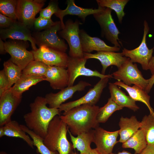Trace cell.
I'll return each instance as SVG.
<instances>
[{
	"label": "cell",
	"mask_w": 154,
	"mask_h": 154,
	"mask_svg": "<svg viewBox=\"0 0 154 154\" xmlns=\"http://www.w3.org/2000/svg\"><path fill=\"white\" fill-rule=\"evenodd\" d=\"M99 108L96 105L82 104L64 112L60 117L71 134L77 136L99 127L97 116Z\"/></svg>",
	"instance_id": "obj_1"
},
{
	"label": "cell",
	"mask_w": 154,
	"mask_h": 154,
	"mask_svg": "<svg viewBox=\"0 0 154 154\" xmlns=\"http://www.w3.org/2000/svg\"><path fill=\"white\" fill-rule=\"evenodd\" d=\"M47 104L45 97L37 96L30 104V112L23 116L26 126L43 139L50 121L60 114L58 109L48 107Z\"/></svg>",
	"instance_id": "obj_2"
},
{
	"label": "cell",
	"mask_w": 154,
	"mask_h": 154,
	"mask_svg": "<svg viewBox=\"0 0 154 154\" xmlns=\"http://www.w3.org/2000/svg\"><path fill=\"white\" fill-rule=\"evenodd\" d=\"M60 116H55L50 122L43 143L51 151L59 154H71L74 149L67 138L68 128Z\"/></svg>",
	"instance_id": "obj_3"
},
{
	"label": "cell",
	"mask_w": 154,
	"mask_h": 154,
	"mask_svg": "<svg viewBox=\"0 0 154 154\" xmlns=\"http://www.w3.org/2000/svg\"><path fill=\"white\" fill-rule=\"evenodd\" d=\"M60 21H56L53 25L41 31L33 33L32 36L36 45L39 47L44 46L52 49L65 52L67 45L60 38L57 32L62 29Z\"/></svg>",
	"instance_id": "obj_4"
},
{
	"label": "cell",
	"mask_w": 154,
	"mask_h": 154,
	"mask_svg": "<svg viewBox=\"0 0 154 154\" xmlns=\"http://www.w3.org/2000/svg\"><path fill=\"white\" fill-rule=\"evenodd\" d=\"M112 74L114 79L123 82L126 85L133 84L145 90L149 82L148 79L143 78L136 64H133L128 58L118 70Z\"/></svg>",
	"instance_id": "obj_5"
},
{
	"label": "cell",
	"mask_w": 154,
	"mask_h": 154,
	"mask_svg": "<svg viewBox=\"0 0 154 154\" xmlns=\"http://www.w3.org/2000/svg\"><path fill=\"white\" fill-rule=\"evenodd\" d=\"M143 33L142 41L137 48L128 50L124 48L121 52L123 55L130 58L133 62L140 64L144 70H149V65L153 57L154 47L149 49L146 43V37L149 31V25L146 20L143 22Z\"/></svg>",
	"instance_id": "obj_6"
},
{
	"label": "cell",
	"mask_w": 154,
	"mask_h": 154,
	"mask_svg": "<svg viewBox=\"0 0 154 154\" xmlns=\"http://www.w3.org/2000/svg\"><path fill=\"white\" fill-rule=\"evenodd\" d=\"M82 24L77 19L74 22L68 19L66 22L64 28L58 33L68 42L69 47V56L71 57L84 58L79 28V25Z\"/></svg>",
	"instance_id": "obj_7"
},
{
	"label": "cell",
	"mask_w": 154,
	"mask_h": 154,
	"mask_svg": "<svg viewBox=\"0 0 154 154\" xmlns=\"http://www.w3.org/2000/svg\"><path fill=\"white\" fill-rule=\"evenodd\" d=\"M4 43L5 51L11 57L10 59L22 71L34 60L31 51L27 50L29 46L28 41L11 40L5 41Z\"/></svg>",
	"instance_id": "obj_8"
},
{
	"label": "cell",
	"mask_w": 154,
	"mask_h": 154,
	"mask_svg": "<svg viewBox=\"0 0 154 154\" xmlns=\"http://www.w3.org/2000/svg\"><path fill=\"white\" fill-rule=\"evenodd\" d=\"M112 10L108 8L102 7L98 13L93 15L95 19L100 25L101 30V35L114 45L121 47L120 43L118 38L120 33L113 19L111 12Z\"/></svg>",
	"instance_id": "obj_9"
},
{
	"label": "cell",
	"mask_w": 154,
	"mask_h": 154,
	"mask_svg": "<svg viewBox=\"0 0 154 154\" xmlns=\"http://www.w3.org/2000/svg\"><path fill=\"white\" fill-rule=\"evenodd\" d=\"M45 1L17 0V21L30 29L33 26L35 16L42 9Z\"/></svg>",
	"instance_id": "obj_10"
},
{
	"label": "cell",
	"mask_w": 154,
	"mask_h": 154,
	"mask_svg": "<svg viewBox=\"0 0 154 154\" xmlns=\"http://www.w3.org/2000/svg\"><path fill=\"white\" fill-rule=\"evenodd\" d=\"M87 59L84 58H73L69 56L67 70L69 76L68 86H73L76 79L79 76H95L103 79L112 78V75H104L96 70H92L86 67Z\"/></svg>",
	"instance_id": "obj_11"
},
{
	"label": "cell",
	"mask_w": 154,
	"mask_h": 154,
	"mask_svg": "<svg viewBox=\"0 0 154 154\" xmlns=\"http://www.w3.org/2000/svg\"><path fill=\"white\" fill-rule=\"evenodd\" d=\"M110 78L101 79L93 88L90 89L84 96L76 100L62 104L58 108L60 113L66 112L84 104L95 105L98 102L103 89L107 86Z\"/></svg>",
	"instance_id": "obj_12"
},
{
	"label": "cell",
	"mask_w": 154,
	"mask_h": 154,
	"mask_svg": "<svg viewBox=\"0 0 154 154\" xmlns=\"http://www.w3.org/2000/svg\"><path fill=\"white\" fill-rule=\"evenodd\" d=\"M31 52L35 60L41 62L48 66L67 68L69 56L65 52L44 46H41Z\"/></svg>",
	"instance_id": "obj_13"
},
{
	"label": "cell",
	"mask_w": 154,
	"mask_h": 154,
	"mask_svg": "<svg viewBox=\"0 0 154 154\" xmlns=\"http://www.w3.org/2000/svg\"><path fill=\"white\" fill-rule=\"evenodd\" d=\"M91 86L88 82L80 81L76 85L67 86L56 93L47 94L45 98L49 108L58 109L63 102L72 98L75 92L83 91L86 87Z\"/></svg>",
	"instance_id": "obj_14"
},
{
	"label": "cell",
	"mask_w": 154,
	"mask_h": 154,
	"mask_svg": "<svg viewBox=\"0 0 154 154\" xmlns=\"http://www.w3.org/2000/svg\"><path fill=\"white\" fill-rule=\"evenodd\" d=\"M119 130L108 131L98 127L94 129V143L96 148L102 154H110L112 153L117 140Z\"/></svg>",
	"instance_id": "obj_15"
},
{
	"label": "cell",
	"mask_w": 154,
	"mask_h": 154,
	"mask_svg": "<svg viewBox=\"0 0 154 154\" xmlns=\"http://www.w3.org/2000/svg\"><path fill=\"white\" fill-rule=\"evenodd\" d=\"M22 97L15 96L10 88L0 96V126L11 120V117L20 103Z\"/></svg>",
	"instance_id": "obj_16"
},
{
	"label": "cell",
	"mask_w": 154,
	"mask_h": 154,
	"mask_svg": "<svg viewBox=\"0 0 154 154\" xmlns=\"http://www.w3.org/2000/svg\"><path fill=\"white\" fill-rule=\"evenodd\" d=\"M0 37V38L5 41L9 38L29 41L31 43L33 50H35L38 48L30 29L17 21L9 28H1Z\"/></svg>",
	"instance_id": "obj_17"
},
{
	"label": "cell",
	"mask_w": 154,
	"mask_h": 154,
	"mask_svg": "<svg viewBox=\"0 0 154 154\" xmlns=\"http://www.w3.org/2000/svg\"><path fill=\"white\" fill-rule=\"evenodd\" d=\"M84 56L87 60L94 58L98 60L102 66L101 73L104 75H105L106 70L108 66L114 65L118 68L127 59L121 52L110 51L98 52L94 54L84 53Z\"/></svg>",
	"instance_id": "obj_18"
},
{
	"label": "cell",
	"mask_w": 154,
	"mask_h": 154,
	"mask_svg": "<svg viewBox=\"0 0 154 154\" xmlns=\"http://www.w3.org/2000/svg\"><path fill=\"white\" fill-rule=\"evenodd\" d=\"M80 37L84 53H90L94 50L115 52L120 49V47L108 46L99 38L90 36L83 29L80 30Z\"/></svg>",
	"instance_id": "obj_19"
},
{
	"label": "cell",
	"mask_w": 154,
	"mask_h": 154,
	"mask_svg": "<svg viewBox=\"0 0 154 154\" xmlns=\"http://www.w3.org/2000/svg\"><path fill=\"white\" fill-rule=\"evenodd\" d=\"M45 77V80L50 83V87L53 89L61 90L68 86L69 76L66 68L48 66Z\"/></svg>",
	"instance_id": "obj_20"
},
{
	"label": "cell",
	"mask_w": 154,
	"mask_h": 154,
	"mask_svg": "<svg viewBox=\"0 0 154 154\" xmlns=\"http://www.w3.org/2000/svg\"><path fill=\"white\" fill-rule=\"evenodd\" d=\"M66 3L67 6L66 9L61 10L59 9L54 14L56 16L59 18L62 29L65 27V24L63 21V17L67 15L77 16L83 22H84L87 16L98 13L102 8V7L98 6L97 9L82 8L76 5L74 0H67Z\"/></svg>",
	"instance_id": "obj_21"
},
{
	"label": "cell",
	"mask_w": 154,
	"mask_h": 154,
	"mask_svg": "<svg viewBox=\"0 0 154 154\" xmlns=\"http://www.w3.org/2000/svg\"><path fill=\"white\" fill-rule=\"evenodd\" d=\"M119 125L120 138L118 141L123 143L140 128L141 122L138 120L135 116H132L130 118L122 116L120 119Z\"/></svg>",
	"instance_id": "obj_22"
},
{
	"label": "cell",
	"mask_w": 154,
	"mask_h": 154,
	"mask_svg": "<svg viewBox=\"0 0 154 154\" xmlns=\"http://www.w3.org/2000/svg\"><path fill=\"white\" fill-rule=\"evenodd\" d=\"M108 88L111 98L119 106L122 108H127L134 112L139 109L136 101L129 96L127 95L114 83H109Z\"/></svg>",
	"instance_id": "obj_23"
},
{
	"label": "cell",
	"mask_w": 154,
	"mask_h": 154,
	"mask_svg": "<svg viewBox=\"0 0 154 154\" xmlns=\"http://www.w3.org/2000/svg\"><path fill=\"white\" fill-rule=\"evenodd\" d=\"M114 83L125 89L129 96L135 101H139L144 104L149 110L150 114L154 115L153 109L150 104V96L145 90L135 85L132 86L126 85L120 81H116Z\"/></svg>",
	"instance_id": "obj_24"
},
{
	"label": "cell",
	"mask_w": 154,
	"mask_h": 154,
	"mask_svg": "<svg viewBox=\"0 0 154 154\" xmlns=\"http://www.w3.org/2000/svg\"><path fill=\"white\" fill-rule=\"evenodd\" d=\"M71 141L74 149H76L80 152V154L89 153L92 148L90 145L94 141V129L82 133L74 137L69 130Z\"/></svg>",
	"instance_id": "obj_25"
},
{
	"label": "cell",
	"mask_w": 154,
	"mask_h": 154,
	"mask_svg": "<svg viewBox=\"0 0 154 154\" xmlns=\"http://www.w3.org/2000/svg\"><path fill=\"white\" fill-rule=\"evenodd\" d=\"M45 76H37L22 73L19 79L10 89L13 94L18 97H22V94L31 86L45 80Z\"/></svg>",
	"instance_id": "obj_26"
},
{
	"label": "cell",
	"mask_w": 154,
	"mask_h": 154,
	"mask_svg": "<svg viewBox=\"0 0 154 154\" xmlns=\"http://www.w3.org/2000/svg\"><path fill=\"white\" fill-rule=\"evenodd\" d=\"M2 126L4 135L23 139L31 147L34 148L33 141L29 135L21 128L20 124L15 120H11Z\"/></svg>",
	"instance_id": "obj_27"
},
{
	"label": "cell",
	"mask_w": 154,
	"mask_h": 154,
	"mask_svg": "<svg viewBox=\"0 0 154 154\" xmlns=\"http://www.w3.org/2000/svg\"><path fill=\"white\" fill-rule=\"evenodd\" d=\"M144 130L140 128L127 141L122 143L123 148H131L135 150L137 154L140 153L147 145Z\"/></svg>",
	"instance_id": "obj_28"
},
{
	"label": "cell",
	"mask_w": 154,
	"mask_h": 154,
	"mask_svg": "<svg viewBox=\"0 0 154 154\" xmlns=\"http://www.w3.org/2000/svg\"><path fill=\"white\" fill-rule=\"evenodd\" d=\"M129 0H97L98 7H107L114 10L117 15L119 23H121L125 15L124 7Z\"/></svg>",
	"instance_id": "obj_29"
},
{
	"label": "cell",
	"mask_w": 154,
	"mask_h": 154,
	"mask_svg": "<svg viewBox=\"0 0 154 154\" xmlns=\"http://www.w3.org/2000/svg\"><path fill=\"white\" fill-rule=\"evenodd\" d=\"M123 108L117 105L111 98H109L107 103L99 109L97 116L98 123H105L114 112Z\"/></svg>",
	"instance_id": "obj_30"
},
{
	"label": "cell",
	"mask_w": 154,
	"mask_h": 154,
	"mask_svg": "<svg viewBox=\"0 0 154 154\" xmlns=\"http://www.w3.org/2000/svg\"><path fill=\"white\" fill-rule=\"evenodd\" d=\"M21 129L29 135L32 139L34 146L36 147L37 153L40 154H59L57 151L50 150L44 145L43 139L29 129L26 125L20 124Z\"/></svg>",
	"instance_id": "obj_31"
},
{
	"label": "cell",
	"mask_w": 154,
	"mask_h": 154,
	"mask_svg": "<svg viewBox=\"0 0 154 154\" xmlns=\"http://www.w3.org/2000/svg\"><path fill=\"white\" fill-rule=\"evenodd\" d=\"M140 128L144 131L147 145L154 147V115H145L141 122Z\"/></svg>",
	"instance_id": "obj_32"
},
{
	"label": "cell",
	"mask_w": 154,
	"mask_h": 154,
	"mask_svg": "<svg viewBox=\"0 0 154 154\" xmlns=\"http://www.w3.org/2000/svg\"><path fill=\"white\" fill-rule=\"evenodd\" d=\"M3 70L8 79L10 88L19 79L22 74V70L10 59L4 62Z\"/></svg>",
	"instance_id": "obj_33"
},
{
	"label": "cell",
	"mask_w": 154,
	"mask_h": 154,
	"mask_svg": "<svg viewBox=\"0 0 154 154\" xmlns=\"http://www.w3.org/2000/svg\"><path fill=\"white\" fill-rule=\"evenodd\" d=\"M48 66L36 60L30 62L22 71V73L29 75L45 76Z\"/></svg>",
	"instance_id": "obj_34"
},
{
	"label": "cell",
	"mask_w": 154,
	"mask_h": 154,
	"mask_svg": "<svg viewBox=\"0 0 154 154\" xmlns=\"http://www.w3.org/2000/svg\"><path fill=\"white\" fill-rule=\"evenodd\" d=\"M17 0H0V12L2 14L17 21Z\"/></svg>",
	"instance_id": "obj_35"
},
{
	"label": "cell",
	"mask_w": 154,
	"mask_h": 154,
	"mask_svg": "<svg viewBox=\"0 0 154 154\" xmlns=\"http://www.w3.org/2000/svg\"><path fill=\"white\" fill-rule=\"evenodd\" d=\"M59 9L58 2L51 0L46 7L41 9L39 12V17L51 19L52 15L56 13Z\"/></svg>",
	"instance_id": "obj_36"
},
{
	"label": "cell",
	"mask_w": 154,
	"mask_h": 154,
	"mask_svg": "<svg viewBox=\"0 0 154 154\" xmlns=\"http://www.w3.org/2000/svg\"><path fill=\"white\" fill-rule=\"evenodd\" d=\"M51 19H48L39 17L36 18L33 26L35 29L39 31L42 30H46L53 25L55 23Z\"/></svg>",
	"instance_id": "obj_37"
},
{
	"label": "cell",
	"mask_w": 154,
	"mask_h": 154,
	"mask_svg": "<svg viewBox=\"0 0 154 154\" xmlns=\"http://www.w3.org/2000/svg\"><path fill=\"white\" fill-rule=\"evenodd\" d=\"M8 79L3 69L0 71V96L10 88Z\"/></svg>",
	"instance_id": "obj_38"
},
{
	"label": "cell",
	"mask_w": 154,
	"mask_h": 154,
	"mask_svg": "<svg viewBox=\"0 0 154 154\" xmlns=\"http://www.w3.org/2000/svg\"><path fill=\"white\" fill-rule=\"evenodd\" d=\"M16 21L0 13V27L1 28H9L11 27Z\"/></svg>",
	"instance_id": "obj_39"
},
{
	"label": "cell",
	"mask_w": 154,
	"mask_h": 154,
	"mask_svg": "<svg viewBox=\"0 0 154 154\" xmlns=\"http://www.w3.org/2000/svg\"><path fill=\"white\" fill-rule=\"evenodd\" d=\"M139 154H154V147L147 145L145 148Z\"/></svg>",
	"instance_id": "obj_40"
},
{
	"label": "cell",
	"mask_w": 154,
	"mask_h": 154,
	"mask_svg": "<svg viewBox=\"0 0 154 154\" xmlns=\"http://www.w3.org/2000/svg\"><path fill=\"white\" fill-rule=\"evenodd\" d=\"M149 79V83L145 91L148 93L150 92L154 84V74L152 75L150 78Z\"/></svg>",
	"instance_id": "obj_41"
},
{
	"label": "cell",
	"mask_w": 154,
	"mask_h": 154,
	"mask_svg": "<svg viewBox=\"0 0 154 154\" xmlns=\"http://www.w3.org/2000/svg\"><path fill=\"white\" fill-rule=\"evenodd\" d=\"M149 70L152 75L154 74V56H153L149 63Z\"/></svg>",
	"instance_id": "obj_42"
},
{
	"label": "cell",
	"mask_w": 154,
	"mask_h": 154,
	"mask_svg": "<svg viewBox=\"0 0 154 154\" xmlns=\"http://www.w3.org/2000/svg\"><path fill=\"white\" fill-rule=\"evenodd\" d=\"M6 52L5 48V43L2 39L0 38V53L3 54H5Z\"/></svg>",
	"instance_id": "obj_43"
},
{
	"label": "cell",
	"mask_w": 154,
	"mask_h": 154,
	"mask_svg": "<svg viewBox=\"0 0 154 154\" xmlns=\"http://www.w3.org/2000/svg\"><path fill=\"white\" fill-rule=\"evenodd\" d=\"M89 154H102L96 148L92 149Z\"/></svg>",
	"instance_id": "obj_44"
},
{
	"label": "cell",
	"mask_w": 154,
	"mask_h": 154,
	"mask_svg": "<svg viewBox=\"0 0 154 154\" xmlns=\"http://www.w3.org/2000/svg\"><path fill=\"white\" fill-rule=\"evenodd\" d=\"M110 154H137L136 153H135L134 154H132L128 151H126L125 150H123L122 151V152H119L117 153H112Z\"/></svg>",
	"instance_id": "obj_45"
},
{
	"label": "cell",
	"mask_w": 154,
	"mask_h": 154,
	"mask_svg": "<svg viewBox=\"0 0 154 154\" xmlns=\"http://www.w3.org/2000/svg\"><path fill=\"white\" fill-rule=\"evenodd\" d=\"M4 132L2 126L0 127V137L1 138L4 136Z\"/></svg>",
	"instance_id": "obj_46"
},
{
	"label": "cell",
	"mask_w": 154,
	"mask_h": 154,
	"mask_svg": "<svg viewBox=\"0 0 154 154\" xmlns=\"http://www.w3.org/2000/svg\"><path fill=\"white\" fill-rule=\"evenodd\" d=\"M0 154H8L6 152L4 151H1L0 152Z\"/></svg>",
	"instance_id": "obj_47"
},
{
	"label": "cell",
	"mask_w": 154,
	"mask_h": 154,
	"mask_svg": "<svg viewBox=\"0 0 154 154\" xmlns=\"http://www.w3.org/2000/svg\"><path fill=\"white\" fill-rule=\"evenodd\" d=\"M71 154H78V153H76V152H74L73 151ZM89 154L88 153H82V154Z\"/></svg>",
	"instance_id": "obj_48"
}]
</instances>
